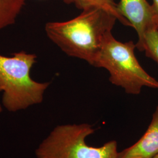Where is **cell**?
Instances as JSON below:
<instances>
[{
  "label": "cell",
  "mask_w": 158,
  "mask_h": 158,
  "mask_svg": "<svg viewBox=\"0 0 158 158\" xmlns=\"http://www.w3.org/2000/svg\"><path fill=\"white\" fill-rule=\"evenodd\" d=\"M94 132L93 127L86 123L57 125L37 147L35 155L36 158H117L116 141L99 147L86 143Z\"/></svg>",
  "instance_id": "obj_4"
},
{
  "label": "cell",
  "mask_w": 158,
  "mask_h": 158,
  "mask_svg": "<svg viewBox=\"0 0 158 158\" xmlns=\"http://www.w3.org/2000/svg\"><path fill=\"white\" fill-rule=\"evenodd\" d=\"M158 153V106L147 131L132 146L118 152L117 158H152Z\"/></svg>",
  "instance_id": "obj_6"
},
{
  "label": "cell",
  "mask_w": 158,
  "mask_h": 158,
  "mask_svg": "<svg viewBox=\"0 0 158 158\" xmlns=\"http://www.w3.org/2000/svg\"><path fill=\"white\" fill-rule=\"evenodd\" d=\"M152 6L153 10L154 12L156 28L158 29V0H152Z\"/></svg>",
  "instance_id": "obj_10"
},
{
  "label": "cell",
  "mask_w": 158,
  "mask_h": 158,
  "mask_svg": "<svg viewBox=\"0 0 158 158\" xmlns=\"http://www.w3.org/2000/svg\"><path fill=\"white\" fill-rule=\"evenodd\" d=\"M65 3L69 4H73L77 8L84 10L90 8H100L111 12L117 17L120 23L125 26H130L124 18L119 14L117 4L114 0H63Z\"/></svg>",
  "instance_id": "obj_8"
},
{
  "label": "cell",
  "mask_w": 158,
  "mask_h": 158,
  "mask_svg": "<svg viewBox=\"0 0 158 158\" xmlns=\"http://www.w3.org/2000/svg\"><path fill=\"white\" fill-rule=\"evenodd\" d=\"M135 48L133 41L121 42L111 34L102 46L94 66L106 69L110 73V81L132 95L139 94L145 87L158 89V80L141 66L135 55Z\"/></svg>",
  "instance_id": "obj_3"
},
{
  "label": "cell",
  "mask_w": 158,
  "mask_h": 158,
  "mask_svg": "<svg viewBox=\"0 0 158 158\" xmlns=\"http://www.w3.org/2000/svg\"><path fill=\"white\" fill-rule=\"evenodd\" d=\"M138 51L144 52L146 56L158 64V29L156 28L147 31L139 44H136Z\"/></svg>",
  "instance_id": "obj_9"
},
{
  "label": "cell",
  "mask_w": 158,
  "mask_h": 158,
  "mask_svg": "<svg viewBox=\"0 0 158 158\" xmlns=\"http://www.w3.org/2000/svg\"><path fill=\"white\" fill-rule=\"evenodd\" d=\"M36 55L21 51L11 57L0 55V91L2 105L15 113L42 102L49 82H39L30 75Z\"/></svg>",
  "instance_id": "obj_2"
},
{
  "label": "cell",
  "mask_w": 158,
  "mask_h": 158,
  "mask_svg": "<svg viewBox=\"0 0 158 158\" xmlns=\"http://www.w3.org/2000/svg\"><path fill=\"white\" fill-rule=\"evenodd\" d=\"M2 106L1 104H0V114L2 112Z\"/></svg>",
  "instance_id": "obj_11"
},
{
  "label": "cell",
  "mask_w": 158,
  "mask_h": 158,
  "mask_svg": "<svg viewBox=\"0 0 158 158\" xmlns=\"http://www.w3.org/2000/svg\"><path fill=\"white\" fill-rule=\"evenodd\" d=\"M117 20L104 9L90 8L69 21L48 23L45 31L48 38L67 55L94 66Z\"/></svg>",
  "instance_id": "obj_1"
},
{
  "label": "cell",
  "mask_w": 158,
  "mask_h": 158,
  "mask_svg": "<svg viewBox=\"0 0 158 158\" xmlns=\"http://www.w3.org/2000/svg\"><path fill=\"white\" fill-rule=\"evenodd\" d=\"M158 158V153L156 155V156H155L153 158Z\"/></svg>",
  "instance_id": "obj_12"
},
{
  "label": "cell",
  "mask_w": 158,
  "mask_h": 158,
  "mask_svg": "<svg viewBox=\"0 0 158 158\" xmlns=\"http://www.w3.org/2000/svg\"><path fill=\"white\" fill-rule=\"evenodd\" d=\"M117 8L121 16L135 30L139 44L151 29L157 28L152 6L147 0H119Z\"/></svg>",
  "instance_id": "obj_5"
},
{
  "label": "cell",
  "mask_w": 158,
  "mask_h": 158,
  "mask_svg": "<svg viewBox=\"0 0 158 158\" xmlns=\"http://www.w3.org/2000/svg\"><path fill=\"white\" fill-rule=\"evenodd\" d=\"M25 0H0V30L15 23Z\"/></svg>",
  "instance_id": "obj_7"
},
{
  "label": "cell",
  "mask_w": 158,
  "mask_h": 158,
  "mask_svg": "<svg viewBox=\"0 0 158 158\" xmlns=\"http://www.w3.org/2000/svg\"><path fill=\"white\" fill-rule=\"evenodd\" d=\"M0 92H1V91H0Z\"/></svg>",
  "instance_id": "obj_13"
}]
</instances>
